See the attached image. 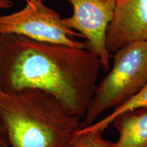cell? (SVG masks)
Segmentation results:
<instances>
[{
  "instance_id": "cell-8",
  "label": "cell",
  "mask_w": 147,
  "mask_h": 147,
  "mask_svg": "<svg viewBox=\"0 0 147 147\" xmlns=\"http://www.w3.org/2000/svg\"><path fill=\"white\" fill-rule=\"evenodd\" d=\"M144 107H147V82L136 94L130 97L127 101L121 104V106L114 108L113 112L108 116L100 121L93 123L90 125L84 127L81 129L77 131L75 135L86 131H101L104 132V130L113 123L114 119L117 116L129 110Z\"/></svg>"
},
{
  "instance_id": "cell-6",
  "label": "cell",
  "mask_w": 147,
  "mask_h": 147,
  "mask_svg": "<svg viewBox=\"0 0 147 147\" xmlns=\"http://www.w3.org/2000/svg\"><path fill=\"white\" fill-rule=\"evenodd\" d=\"M147 41V0H117L108 27L106 47L110 53L138 42Z\"/></svg>"
},
{
  "instance_id": "cell-4",
  "label": "cell",
  "mask_w": 147,
  "mask_h": 147,
  "mask_svg": "<svg viewBox=\"0 0 147 147\" xmlns=\"http://www.w3.org/2000/svg\"><path fill=\"white\" fill-rule=\"evenodd\" d=\"M26 1L22 10L0 16V35L17 34L40 42L80 49L85 47L84 42L77 41L74 38H82L81 35L66 27L56 11L39 0Z\"/></svg>"
},
{
  "instance_id": "cell-11",
  "label": "cell",
  "mask_w": 147,
  "mask_h": 147,
  "mask_svg": "<svg viewBox=\"0 0 147 147\" xmlns=\"http://www.w3.org/2000/svg\"><path fill=\"white\" fill-rule=\"evenodd\" d=\"M13 5L12 0H0V8H9Z\"/></svg>"
},
{
  "instance_id": "cell-3",
  "label": "cell",
  "mask_w": 147,
  "mask_h": 147,
  "mask_svg": "<svg viewBox=\"0 0 147 147\" xmlns=\"http://www.w3.org/2000/svg\"><path fill=\"white\" fill-rule=\"evenodd\" d=\"M115 53L113 67L97 85L84 116L85 126L93 124L106 110L123 104L147 82V41L134 42Z\"/></svg>"
},
{
  "instance_id": "cell-7",
  "label": "cell",
  "mask_w": 147,
  "mask_h": 147,
  "mask_svg": "<svg viewBox=\"0 0 147 147\" xmlns=\"http://www.w3.org/2000/svg\"><path fill=\"white\" fill-rule=\"evenodd\" d=\"M112 123L119 133L113 147H147V107L125 112Z\"/></svg>"
},
{
  "instance_id": "cell-9",
  "label": "cell",
  "mask_w": 147,
  "mask_h": 147,
  "mask_svg": "<svg viewBox=\"0 0 147 147\" xmlns=\"http://www.w3.org/2000/svg\"><path fill=\"white\" fill-rule=\"evenodd\" d=\"M103 131L82 132L75 135L71 147H113L114 143L102 137Z\"/></svg>"
},
{
  "instance_id": "cell-2",
  "label": "cell",
  "mask_w": 147,
  "mask_h": 147,
  "mask_svg": "<svg viewBox=\"0 0 147 147\" xmlns=\"http://www.w3.org/2000/svg\"><path fill=\"white\" fill-rule=\"evenodd\" d=\"M0 119L10 147H71L85 126L54 96L36 89L0 91Z\"/></svg>"
},
{
  "instance_id": "cell-13",
  "label": "cell",
  "mask_w": 147,
  "mask_h": 147,
  "mask_svg": "<svg viewBox=\"0 0 147 147\" xmlns=\"http://www.w3.org/2000/svg\"></svg>"
},
{
  "instance_id": "cell-10",
  "label": "cell",
  "mask_w": 147,
  "mask_h": 147,
  "mask_svg": "<svg viewBox=\"0 0 147 147\" xmlns=\"http://www.w3.org/2000/svg\"><path fill=\"white\" fill-rule=\"evenodd\" d=\"M0 147H9L6 131L1 119H0Z\"/></svg>"
},
{
  "instance_id": "cell-5",
  "label": "cell",
  "mask_w": 147,
  "mask_h": 147,
  "mask_svg": "<svg viewBox=\"0 0 147 147\" xmlns=\"http://www.w3.org/2000/svg\"><path fill=\"white\" fill-rule=\"evenodd\" d=\"M70 17L63 18L66 27L77 31L86 40L84 49L100 59L102 69H110V53L106 47L108 27L113 18L117 0H69Z\"/></svg>"
},
{
  "instance_id": "cell-12",
  "label": "cell",
  "mask_w": 147,
  "mask_h": 147,
  "mask_svg": "<svg viewBox=\"0 0 147 147\" xmlns=\"http://www.w3.org/2000/svg\"><path fill=\"white\" fill-rule=\"evenodd\" d=\"M39 1H43V0H39ZM66 1H69V0H66Z\"/></svg>"
},
{
  "instance_id": "cell-1",
  "label": "cell",
  "mask_w": 147,
  "mask_h": 147,
  "mask_svg": "<svg viewBox=\"0 0 147 147\" xmlns=\"http://www.w3.org/2000/svg\"><path fill=\"white\" fill-rule=\"evenodd\" d=\"M102 64L84 48L0 35V91L47 92L71 115L84 117L94 97Z\"/></svg>"
}]
</instances>
